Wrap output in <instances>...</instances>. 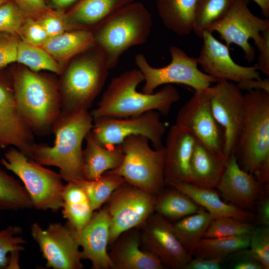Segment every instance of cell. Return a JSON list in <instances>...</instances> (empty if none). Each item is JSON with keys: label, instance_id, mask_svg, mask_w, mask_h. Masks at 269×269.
<instances>
[{"label": "cell", "instance_id": "obj_1", "mask_svg": "<svg viewBox=\"0 0 269 269\" xmlns=\"http://www.w3.org/2000/svg\"><path fill=\"white\" fill-rule=\"evenodd\" d=\"M143 81L138 69L127 70L113 78L91 113L93 119L136 116L151 111L167 115L172 106L180 100L179 91L169 84L155 93L139 92L137 87Z\"/></svg>", "mask_w": 269, "mask_h": 269}, {"label": "cell", "instance_id": "obj_2", "mask_svg": "<svg viewBox=\"0 0 269 269\" xmlns=\"http://www.w3.org/2000/svg\"><path fill=\"white\" fill-rule=\"evenodd\" d=\"M60 116L54 125L53 145L34 144L28 157L43 166L58 167L67 182H78L84 179L82 144L92 131L93 118L88 110Z\"/></svg>", "mask_w": 269, "mask_h": 269}, {"label": "cell", "instance_id": "obj_3", "mask_svg": "<svg viewBox=\"0 0 269 269\" xmlns=\"http://www.w3.org/2000/svg\"><path fill=\"white\" fill-rule=\"evenodd\" d=\"M245 95V116L234 155L245 171L260 182L269 180V92L251 90Z\"/></svg>", "mask_w": 269, "mask_h": 269}, {"label": "cell", "instance_id": "obj_4", "mask_svg": "<svg viewBox=\"0 0 269 269\" xmlns=\"http://www.w3.org/2000/svg\"><path fill=\"white\" fill-rule=\"evenodd\" d=\"M152 24L151 13L142 3L135 1L92 31L95 44L104 53L110 70L117 65L121 56L129 49L147 41Z\"/></svg>", "mask_w": 269, "mask_h": 269}, {"label": "cell", "instance_id": "obj_5", "mask_svg": "<svg viewBox=\"0 0 269 269\" xmlns=\"http://www.w3.org/2000/svg\"><path fill=\"white\" fill-rule=\"evenodd\" d=\"M75 57L63 79L62 115L88 110L110 70L104 53L95 44Z\"/></svg>", "mask_w": 269, "mask_h": 269}, {"label": "cell", "instance_id": "obj_6", "mask_svg": "<svg viewBox=\"0 0 269 269\" xmlns=\"http://www.w3.org/2000/svg\"><path fill=\"white\" fill-rule=\"evenodd\" d=\"M13 92L18 111L31 129L46 131L60 117L59 100L53 84L28 69L14 76Z\"/></svg>", "mask_w": 269, "mask_h": 269}, {"label": "cell", "instance_id": "obj_7", "mask_svg": "<svg viewBox=\"0 0 269 269\" xmlns=\"http://www.w3.org/2000/svg\"><path fill=\"white\" fill-rule=\"evenodd\" d=\"M0 163L22 181L33 208L53 212L61 209L64 185L59 173L44 167L15 147L5 152Z\"/></svg>", "mask_w": 269, "mask_h": 269}, {"label": "cell", "instance_id": "obj_8", "mask_svg": "<svg viewBox=\"0 0 269 269\" xmlns=\"http://www.w3.org/2000/svg\"><path fill=\"white\" fill-rule=\"evenodd\" d=\"M149 142L141 135L126 138L120 144L124 153L122 163L108 172L121 176L126 182L156 196L165 183L164 148L163 146L153 149Z\"/></svg>", "mask_w": 269, "mask_h": 269}, {"label": "cell", "instance_id": "obj_9", "mask_svg": "<svg viewBox=\"0 0 269 269\" xmlns=\"http://www.w3.org/2000/svg\"><path fill=\"white\" fill-rule=\"evenodd\" d=\"M169 50L170 62L159 68L151 66L142 53L135 56V63L144 77L142 92L153 93L158 87L170 84L184 85L195 91L204 90L217 82L213 77L198 69L197 58L189 56L176 46H170Z\"/></svg>", "mask_w": 269, "mask_h": 269}, {"label": "cell", "instance_id": "obj_10", "mask_svg": "<svg viewBox=\"0 0 269 269\" xmlns=\"http://www.w3.org/2000/svg\"><path fill=\"white\" fill-rule=\"evenodd\" d=\"M166 132L159 113L151 111L125 118L102 117L93 119L91 133L101 144L111 148L121 144L127 137L141 135L146 137L155 148H160Z\"/></svg>", "mask_w": 269, "mask_h": 269}, {"label": "cell", "instance_id": "obj_11", "mask_svg": "<svg viewBox=\"0 0 269 269\" xmlns=\"http://www.w3.org/2000/svg\"><path fill=\"white\" fill-rule=\"evenodd\" d=\"M156 196L126 182L109 199V245L126 231L141 227L153 213Z\"/></svg>", "mask_w": 269, "mask_h": 269}, {"label": "cell", "instance_id": "obj_12", "mask_svg": "<svg viewBox=\"0 0 269 269\" xmlns=\"http://www.w3.org/2000/svg\"><path fill=\"white\" fill-rule=\"evenodd\" d=\"M208 89L195 91L179 110L175 124L186 129L211 152L226 159L224 131L213 115Z\"/></svg>", "mask_w": 269, "mask_h": 269}, {"label": "cell", "instance_id": "obj_13", "mask_svg": "<svg viewBox=\"0 0 269 269\" xmlns=\"http://www.w3.org/2000/svg\"><path fill=\"white\" fill-rule=\"evenodd\" d=\"M269 29V20L254 14L247 0H235L225 15L208 31L217 32L226 45L235 44L243 50L248 62L255 58V50L249 43L252 39L257 47L262 42L261 33Z\"/></svg>", "mask_w": 269, "mask_h": 269}, {"label": "cell", "instance_id": "obj_14", "mask_svg": "<svg viewBox=\"0 0 269 269\" xmlns=\"http://www.w3.org/2000/svg\"><path fill=\"white\" fill-rule=\"evenodd\" d=\"M213 115L224 133V156L234 154L245 116V95L237 84L216 82L209 88Z\"/></svg>", "mask_w": 269, "mask_h": 269}, {"label": "cell", "instance_id": "obj_15", "mask_svg": "<svg viewBox=\"0 0 269 269\" xmlns=\"http://www.w3.org/2000/svg\"><path fill=\"white\" fill-rule=\"evenodd\" d=\"M30 232L37 244L47 268L53 269H82L81 251L75 231L67 224L50 223L43 229L33 223Z\"/></svg>", "mask_w": 269, "mask_h": 269}, {"label": "cell", "instance_id": "obj_16", "mask_svg": "<svg viewBox=\"0 0 269 269\" xmlns=\"http://www.w3.org/2000/svg\"><path fill=\"white\" fill-rule=\"evenodd\" d=\"M141 227L140 242L145 251L155 256L165 266L184 269L192 255L176 237L169 220L157 213H152Z\"/></svg>", "mask_w": 269, "mask_h": 269}, {"label": "cell", "instance_id": "obj_17", "mask_svg": "<svg viewBox=\"0 0 269 269\" xmlns=\"http://www.w3.org/2000/svg\"><path fill=\"white\" fill-rule=\"evenodd\" d=\"M203 44L198 57V64L205 73L213 77L217 82L260 79L256 66H244L237 64L232 58L226 44L217 40L212 32L206 31L203 34Z\"/></svg>", "mask_w": 269, "mask_h": 269}, {"label": "cell", "instance_id": "obj_18", "mask_svg": "<svg viewBox=\"0 0 269 269\" xmlns=\"http://www.w3.org/2000/svg\"><path fill=\"white\" fill-rule=\"evenodd\" d=\"M31 131L18 111L13 89L0 78V148L14 146L28 156L35 144Z\"/></svg>", "mask_w": 269, "mask_h": 269}, {"label": "cell", "instance_id": "obj_19", "mask_svg": "<svg viewBox=\"0 0 269 269\" xmlns=\"http://www.w3.org/2000/svg\"><path fill=\"white\" fill-rule=\"evenodd\" d=\"M110 220L104 208L93 214L86 226L76 232V236L82 248V260L91 262L93 269L113 268V264L107 250L109 244Z\"/></svg>", "mask_w": 269, "mask_h": 269}, {"label": "cell", "instance_id": "obj_20", "mask_svg": "<svg viewBox=\"0 0 269 269\" xmlns=\"http://www.w3.org/2000/svg\"><path fill=\"white\" fill-rule=\"evenodd\" d=\"M196 141L184 128L175 124L170 128L164 146L165 183H190V164Z\"/></svg>", "mask_w": 269, "mask_h": 269}, {"label": "cell", "instance_id": "obj_21", "mask_svg": "<svg viewBox=\"0 0 269 269\" xmlns=\"http://www.w3.org/2000/svg\"><path fill=\"white\" fill-rule=\"evenodd\" d=\"M230 203L242 209H253L262 184L239 166L233 154L226 160L225 169L216 187Z\"/></svg>", "mask_w": 269, "mask_h": 269}, {"label": "cell", "instance_id": "obj_22", "mask_svg": "<svg viewBox=\"0 0 269 269\" xmlns=\"http://www.w3.org/2000/svg\"><path fill=\"white\" fill-rule=\"evenodd\" d=\"M125 232L112 244L109 256L113 269H163L165 265L152 254L140 248V232Z\"/></svg>", "mask_w": 269, "mask_h": 269}, {"label": "cell", "instance_id": "obj_23", "mask_svg": "<svg viewBox=\"0 0 269 269\" xmlns=\"http://www.w3.org/2000/svg\"><path fill=\"white\" fill-rule=\"evenodd\" d=\"M136 0H78L64 13L69 28L91 30Z\"/></svg>", "mask_w": 269, "mask_h": 269}, {"label": "cell", "instance_id": "obj_24", "mask_svg": "<svg viewBox=\"0 0 269 269\" xmlns=\"http://www.w3.org/2000/svg\"><path fill=\"white\" fill-rule=\"evenodd\" d=\"M168 185L186 194L214 218L226 217L247 221L254 217L250 212L223 201L214 188L198 187L186 182H174Z\"/></svg>", "mask_w": 269, "mask_h": 269}, {"label": "cell", "instance_id": "obj_25", "mask_svg": "<svg viewBox=\"0 0 269 269\" xmlns=\"http://www.w3.org/2000/svg\"><path fill=\"white\" fill-rule=\"evenodd\" d=\"M83 150V175L84 179L95 180L107 171L117 168L122 162L124 153L120 144L109 148L99 143L91 131L85 138Z\"/></svg>", "mask_w": 269, "mask_h": 269}, {"label": "cell", "instance_id": "obj_26", "mask_svg": "<svg viewBox=\"0 0 269 269\" xmlns=\"http://www.w3.org/2000/svg\"><path fill=\"white\" fill-rule=\"evenodd\" d=\"M226 159L196 141L190 164L189 183L204 188H216L223 173Z\"/></svg>", "mask_w": 269, "mask_h": 269}, {"label": "cell", "instance_id": "obj_27", "mask_svg": "<svg viewBox=\"0 0 269 269\" xmlns=\"http://www.w3.org/2000/svg\"><path fill=\"white\" fill-rule=\"evenodd\" d=\"M198 0H156L158 14L165 26L175 34L184 36L193 29Z\"/></svg>", "mask_w": 269, "mask_h": 269}, {"label": "cell", "instance_id": "obj_28", "mask_svg": "<svg viewBox=\"0 0 269 269\" xmlns=\"http://www.w3.org/2000/svg\"><path fill=\"white\" fill-rule=\"evenodd\" d=\"M62 213L68 224L80 232L91 219L94 210L83 188L78 182H67L62 193Z\"/></svg>", "mask_w": 269, "mask_h": 269}, {"label": "cell", "instance_id": "obj_29", "mask_svg": "<svg viewBox=\"0 0 269 269\" xmlns=\"http://www.w3.org/2000/svg\"><path fill=\"white\" fill-rule=\"evenodd\" d=\"M94 44L91 30L75 29L49 38L41 47L56 60L65 61Z\"/></svg>", "mask_w": 269, "mask_h": 269}, {"label": "cell", "instance_id": "obj_30", "mask_svg": "<svg viewBox=\"0 0 269 269\" xmlns=\"http://www.w3.org/2000/svg\"><path fill=\"white\" fill-rule=\"evenodd\" d=\"M171 187V186H170ZM156 196L154 211L168 220H179L197 212L201 207L188 196L172 187Z\"/></svg>", "mask_w": 269, "mask_h": 269}, {"label": "cell", "instance_id": "obj_31", "mask_svg": "<svg viewBox=\"0 0 269 269\" xmlns=\"http://www.w3.org/2000/svg\"><path fill=\"white\" fill-rule=\"evenodd\" d=\"M214 218L206 210L200 207L197 212L172 224L173 229L179 242L191 253L194 246L203 238Z\"/></svg>", "mask_w": 269, "mask_h": 269}, {"label": "cell", "instance_id": "obj_32", "mask_svg": "<svg viewBox=\"0 0 269 269\" xmlns=\"http://www.w3.org/2000/svg\"><path fill=\"white\" fill-rule=\"evenodd\" d=\"M250 235L239 236L203 238L193 248L196 257L222 258L249 246Z\"/></svg>", "mask_w": 269, "mask_h": 269}, {"label": "cell", "instance_id": "obj_33", "mask_svg": "<svg viewBox=\"0 0 269 269\" xmlns=\"http://www.w3.org/2000/svg\"><path fill=\"white\" fill-rule=\"evenodd\" d=\"M32 207L31 199L24 186L0 169V210L16 211Z\"/></svg>", "mask_w": 269, "mask_h": 269}, {"label": "cell", "instance_id": "obj_34", "mask_svg": "<svg viewBox=\"0 0 269 269\" xmlns=\"http://www.w3.org/2000/svg\"><path fill=\"white\" fill-rule=\"evenodd\" d=\"M235 0H198L193 31L199 37L227 13Z\"/></svg>", "mask_w": 269, "mask_h": 269}, {"label": "cell", "instance_id": "obj_35", "mask_svg": "<svg viewBox=\"0 0 269 269\" xmlns=\"http://www.w3.org/2000/svg\"><path fill=\"white\" fill-rule=\"evenodd\" d=\"M125 182L121 176L108 171L96 180L83 179L78 183L85 192L94 211L99 209Z\"/></svg>", "mask_w": 269, "mask_h": 269}, {"label": "cell", "instance_id": "obj_36", "mask_svg": "<svg viewBox=\"0 0 269 269\" xmlns=\"http://www.w3.org/2000/svg\"><path fill=\"white\" fill-rule=\"evenodd\" d=\"M16 62L27 66L32 71L48 70L60 74L61 69L56 60L42 47L18 41Z\"/></svg>", "mask_w": 269, "mask_h": 269}, {"label": "cell", "instance_id": "obj_37", "mask_svg": "<svg viewBox=\"0 0 269 269\" xmlns=\"http://www.w3.org/2000/svg\"><path fill=\"white\" fill-rule=\"evenodd\" d=\"M251 224L231 217L214 218L203 238H220L250 235L254 229Z\"/></svg>", "mask_w": 269, "mask_h": 269}, {"label": "cell", "instance_id": "obj_38", "mask_svg": "<svg viewBox=\"0 0 269 269\" xmlns=\"http://www.w3.org/2000/svg\"><path fill=\"white\" fill-rule=\"evenodd\" d=\"M22 232L20 227L12 225L0 231V269H7L8 253L20 252L24 250L23 245L26 241L22 237L18 236Z\"/></svg>", "mask_w": 269, "mask_h": 269}, {"label": "cell", "instance_id": "obj_39", "mask_svg": "<svg viewBox=\"0 0 269 269\" xmlns=\"http://www.w3.org/2000/svg\"><path fill=\"white\" fill-rule=\"evenodd\" d=\"M250 250L247 252L258 261L264 269H269V226L254 228L250 237Z\"/></svg>", "mask_w": 269, "mask_h": 269}, {"label": "cell", "instance_id": "obj_40", "mask_svg": "<svg viewBox=\"0 0 269 269\" xmlns=\"http://www.w3.org/2000/svg\"><path fill=\"white\" fill-rule=\"evenodd\" d=\"M25 18L13 0L4 3L0 6V32L19 34Z\"/></svg>", "mask_w": 269, "mask_h": 269}, {"label": "cell", "instance_id": "obj_41", "mask_svg": "<svg viewBox=\"0 0 269 269\" xmlns=\"http://www.w3.org/2000/svg\"><path fill=\"white\" fill-rule=\"evenodd\" d=\"M57 9L54 10L49 7L37 19L50 38L62 34L69 28L65 19L64 13H62L60 9Z\"/></svg>", "mask_w": 269, "mask_h": 269}, {"label": "cell", "instance_id": "obj_42", "mask_svg": "<svg viewBox=\"0 0 269 269\" xmlns=\"http://www.w3.org/2000/svg\"><path fill=\"white\" fill-rule=\"evenodd\" d=\"M19 34L23 41L38 46H42L50 38L37 20L29 17H26Z\"/></svg>", "mask_w": 269, "mask_h": 269}, {"label": "cell", "instance_id": "obj_43", "mask_svg": "<svg viewBox=\"0 0 269 269\" xmlns=\"http://www.w3.org/2000/svg\"><path fill=\"white\" fill-rule=\"evenodd\" d=\"M18 41L7 35L0 36V68L16 62Z\"/></svg>", "mask_w": 269, "mask_h": 269}, {"label": "cell", "instance_id": "obj_44", "mask_svg": "<svg viewBox=\"0 0 269 269\" xmlns=\"http://www.w3.org/2000/svg\"><path fill=\"white\" fill-rule=\"evenodd\" d=\"M26 17L38 18L49 7L45 0H13Z\"/></svg>", "mask_w": 269, "mask_h": 269}, {"label": "cell", "instance_id": "obj_45", "mask_svg": "<svg viewBox=\"0 0 269 269\" xmlns=\"http://www.w3.org/2000/svg\"><path fill=\"white\" fill-rule=\"evenodd\" d=\"M262 42L257 47L259 54L256 65L258 70L269 75V29L261 33Z\"/></svg>", "mask_w": 269, "mask_h": 269}, {"label": "cell", "instance_id": "obj_46", "mask_svg": "<svg viewBox=\"0 0 269 269\" xmlns=\"http://www.w3.org/2000/svg\"><path fill=\"white\" fill-rule=\"evenodd\" d=\"M223 259L219 258L196 257L194 259H191L184 269H219Z\"/></svg>", "mask_w": 269, "mask_h": 269}, {"label": "cell", "instance_id": "obj_47", "mask_svg": "<svg viewBox=\"0 0 269 269\" xmlns=\"http://www.w3.org/2000/svg\"><path fill=\"white\" fill-rule=\"evenodd\" d=\"M241 90L247 92L251 90H263L269 92V79H251L242 81L237 83Z\"/></svg>", "mask_w": 269, "mask_h": 269}, {"label": "cell", "instance_id": "obj_48", "mask_svg": "<svg viewBox=\"0 0 269 269\" xmlns=\"http://www.w3.org/2000/svg\"><path fill=\"white\" fill-rule=\"evenodd\" d=\"M246 257L237 262L234 266L235 269H264L262 265L246 252Z\"/></svg>", "mask_w": 269, "mask_h": 269}, {"label": "cell", "instance_id": "obj_49", "mask_svg": "<svg viewBox=\"0 0 269 269\" xmlns=\"http://www.w3.org/2000/svg\"><path fill=\"white\" fill-rule=\"evenodd\" d=\"M258 220L260 225L269 226V199L265 197L261 201L258 208Z\"/></svg>", "mask_w": 269, "mask_h": 269}, {"label": "cell", "instance_id": "obj_50", "mask_svg": "<svg viewBox=\"0 0 269 269\" xmlns=\"http://www.w3.org/2000/svg\"><path fill=\"white\" fill-rule=\"evenodd\" d=\"M52 6L56 9L64 8L71 5L78 0H49Z\"/></svg>", "mask_w": 269, "mask_h": 269}, {"label": "cell", "instance_id": "obj_51", "mask_svg": "<svg viewBox=\"0 0 269 269\" xmlns=\"http://www.w3.org/2000/svg\"><path fill=\"white\" fill-rule=\"evenodd\" d=\"M19 252H12L10 253V257L8 259L7 269H19L18 265V256Z\"/></svg>", "mask_w": 269, "mask_h": 269}, {"label": "cell", "instance_id": "obj_52", "mask_svg": "<svg viewBox=\"0 0 269 269\" xmlns=\"http://www.w3.org/2000/svg\"><path fill=\"white\" fill-rule=\"evenodd\" d=\"M260 6L265 18L269 17V0H253Z\"/></svg>", "mask_w": 269, "mask_h": 269}, {"label": "cell", "instance_id": "obj_53", "mask_svg": "<svg viewBox=\"0 0 269 269\" xmlns=\"http://www.w3.org/2000/svg\"><path fill=\"white\" fill-rule=\"evenodd\" d=\"M10 0H0V6Z\"/></svg>", "mask_w": 269, "mask_h": 269}]
</instances>
